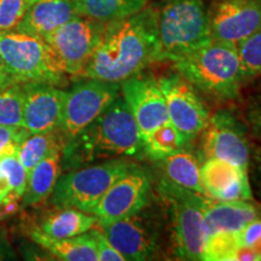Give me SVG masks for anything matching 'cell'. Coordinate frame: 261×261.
<instances>
[{
    "label": "cell",
    "mask_w": 261,
    "mask_h": 261,
    "mask_svg": "<svg viewBox=\"0 0 261 261\" xmlns=\"http://www.w3.org/2000/svg\"><path fill=\"white\" fill-rule=\"evenodd\" d=\"M158 29L152 9L108 22L81 76L121 84L158 62Z\"/></svg>",
    "instance_id": "obj_1"
},
{
    "label": "cell",
    "mask_w": 261,
    "mask_h": 261,
    "mask_svg": "<svg viewBox=\"0 0 261 261\" xmlns=\"http://www.w3.org/2000/svg\"><path fill=\"white\" fill-rule=\"evenodd\" d=\"M143 143L135 117L119 96L77 136L68 140L62 151V168L74 169L120 158H137Z\"/></svg>",
    "instance_id": "obj_2"
},
{
    "label": "cell",
    "mask_w": 261,
    "mask_h": 261,
    "mask_svg": "<svg viewBox=\"0 0 261 261\" xmlns=\"http://www.w3.org/2000/svg\"><path fill=\"white\" fill-rule=\"evenodd\" d=\"M173 63L177 73L196 90L218 102L236 99L243 86L240 56L233 44L210 39Z\"/></svg>",
    "instance_id": "obj_3"
},
{
    "label": "cell",
    "mask_w": 261,
    "mask_h": 261,
    "mask_svg": "<svg viewBox=\"0 0 261 261\" xmlns=\"http://www.w3.org/2000/svg\"><path fill=\"white\" fill-rule=\"evenodd\" d=\"M155 14L158 62L178 61L212 39L203 0H163Z\"/></svg>",
    "instance_id": "obj_4"
},
{
    "label": "cell",
    "mask_w": 261,
    "mask_h": 261,
    "mask_svg": "<svg viewBox=\"0 0 261 261\" xmlns=\"http://www.w3.org/2000/svg\"><path fill=\"white\" fill-rule=\"evenodd\" d=\"M158 192L166 208L172 227L173 250L177 259L203 260L208 232L203 204L207 196L161 179Z\"/></svg>",
    "instance_id": "obj_5"
},
{
    "label": "cell",
    "mask_w": 261,
    "mask_h": 261,
    "mask_svg": "<svg viewBox=\"0 0 261 261\" xmlns=\"http://www.w3.org/2000/svg\"><path fill=\"white\" fill-rule=\"evenodd\" d=\"M136 165L120 158L70 169L58 178L51 195L52 203L57 208H75L92 214L109 188Z\"/></svg>",
    "instance_id": "obj_6"
},
{
    "label": "cell",
    "mask_w": 261,
    "mask_h": 261,
    "mask_svg": "<svg viewBox=\"0 0 261 261\" xmlns=\"http://www.w3.org/2000/svg\"><path fill=\"white\" fill-rule=\"evenodd\" d=\"M0 64L15 83L64 85L65 75L55 65L46 42L34 35L0 32Z\"/></svg>",
    "instance_id": "obj_7"
},
{
    "label": "cell",
    "mask_w": 261,
    "mask_h": 261,
    "mask_svg": "<svg viewBox=\"0 0 261 261\" xmlns=\"http://www.w3.org/2000/svg\"><path fill=\"white\" fill-rule=\"evenodd\" d=\"M104 25L106 23L77 15L44 38L61 73L81 76L99 44Z\"/></svg>",
    "instance_id": "obj_8"
},
{
    "label": "cell",
    "mask_w": 261,
    "mask_h": 261,
    "mask_svg": "<svg viewBox=\"0 0 261 261\" xmlns=\"http://www.w3.org/2000/svg\"><path fill=\"white\" fill-rule=\"evenodd\" d=\"M161 214L150 202L135 214L98 225L107 240L125 260L143 261L155 255L161 237Z\"/></svg>",
    "instance_id": "obj_9"
},
{
    "label": "cell",
    "mask_w": 261,
    "mask_h": 261,
    "mask_svg": "<svg viewBox=\"0 0 261 261\" xmlns=\"http://www.w3.org/2000/svg\"><path fill=\"white\" fill-rule=\"evenodd\" d=\"M120 96V84L89 79L67 92L60 132L64 144L93 122Z\"/></svg>",
    "instance_id": "obj_10"
},
{
    "label": "cell",
    "mask_w": 261,
    "mask_h": 261,
    "mask_svg": "<svg viewBox=\"0 0 261 261\" xmlns=\"http://www.w3.org/2000/svg\"><path fill=\"white\" fill-rule=\"evenodd\" d=\"M247 126L224 109L211 115L202 129L201 158L218 159L247 169L250 161V148L247 139Z\"/></svg>",
    "instance_id": "obj_11"
},
{
    "label": "cell",
    "mask_w": 261,
    "mask_h": 261,
    "mask_svg": "<svg viewBox=\"0 0 261 261\" xmlns=\"http://www.w3.org/2000/svg\"><path fill=\"white\" fill-rule=\"evenodd\" d=\"M152 178L148 169L136 165L116 180L93 210L98 225L109 224L135 214L150 202Z\"/></svg>",
    "instance_id": "obj_12"
},
{
    "label": "cell",
    "mask_w": 261,
    "mask_h": 261,
    "mask_svg": "<svg viewBox=\"0 0 261 261\" xmlns=\"http://www.w3.org/2000/svg\"><path fill=\"white\" fill-rule=\"evenodd\" d=\"M158 81L167 106L168 121L191 142L204 128L210 109L195 87L179 73L165 75Z\"/></svg>",
    "instance_id": "obj_13"
},
{
    "label": "cell",
    "mask_w": 261,
    "mask_h": 261,
    "mask_svg": "<svg viewBox=\"0 0 261 261\" xmlns=\"http://www.w3.org/2000/svg\"><path fill=\"white\" fill-rule=\"evenodd\" d=\"M208 21L212 39L237 45L261 29V0H213Z\"/></svg>",
    "instance_id": "obj_14"
},
{
    "label": "cell",
    "mask_w": 261,
    "mask_h": 261,
    "mask_svg": "<svg viewBox=\"0 0 261 261\" xmlns=\"http://www.w3.org/2000/svg\"><path fill=\"white\" fill-rule=\"evenodd\" d=\"M120 91L135 117L142 140L159 126L168 122L165 97L155 77L133 75L120 84Z\"/></svg>",
    "instance_id": "obj_15"
},
{
    "label": "cell",
    "mask_w": 261,
    "mask_h": 261,
    "mask_svg": "<svg viewBox=\"0 0 261 261\" xmlns=\"http://www.w3.org/2000/svg\"><path fill=\"white\" fill-rule=\"evenodd\" d=\"M22 86L24 91V128L32 135L60 129L67 91L44 83H27Z\"/></svg>",
    "instance_id": "obj_16"
},
{
    "label": "cell",
    "mask_w": 261,
    "mask_h": 261,
    "mask_svg": "<svg viewBox=\"0 0 261 261\" xmlns=\"http://www.w3.org/2000/svg\"><path fill=\"white\" fill-rule=\"evenodd\" d=\"M201 180L208 197L218 201H252L248 171L218 159L202 162Z\"/></svg>",
    "instance_id": "obj_17"
},
{
    "label": "cell",
    "mask_w": 261,
    "mask_h": 261,
    "mask_svg": "<svg viewBox=\"0 0 261 261\" xmlns=\"http://www.w3.org/2000/svg\"><path fill=\"white\" fill-rule=\"evenodd\" d=\"M77 16L74 0H31L23 18L14 31L44 39Z\"/></svg>",
    "instance_id": "obj_18"
},
{
    "label": "cell",
    "mask_w": 261,
    "mask_h": 261,
    "mask_svg": "<svg viewBox=\"0 0 261 261\" xmlns=\"http://www.w3.org/2000/svg\"><path fill=\"white\" fill-rule=\"evenodd\" d=\"M204 223L208 236L218 232L238 233L250 221L261 217V211L249 201H218L205 197Z\"/></svg>",
    "instance_id": "obj_19"
},
{
    "label": "cell",
    "mask_w": 261,
    "mask_h": 261,
    "mask_svg": "<svg viewBox=\"0 0 261 261\" xmlns=\"http://www.w3.org/2000/svg\"><path fill=\"white\" fill-rule=\"evenodd\" d=\"M62 151L56 150L28 172L27 185L22 196L24 207L35 205L50 197L61 175Z\"/></svg>",
    "instance_id": "obj_20"
},
{
    "label": "cell",
    "mask_w": 261,
    "mask_h": 261,
    "mask_svg": "<svg viewBox=\"0 0 261 261\" xmlns=\"http://www.w3.org/2000/svg\"><path fill=\"white\" fill-rule=\"evenodd\" d=\"M97 224L93 214L75 208H57L42 218L40 226L35 231L52 240H61L87 232Z\"/></svg>",
    "instance_id": "obj_21"
},
{
    "label": "cell",
    "mask_w": 261,
    "mask_h": 261,
    "mask_svg": "<svg viewBox=\"0 0 261 261\" xmlns=\"http://www.w3.org/2000/svg\"><path fill=\"white\" fill-rule=\"evenodd\" d=\"M158 163L162 171L163 179L196 194L207 196L201 180L200 162L190 150L182 148Z\"/></svg>",
    "instance_id": "obj_22"
},
{
    "label": "cell",
    "mask_w": 261,
    "mask_h": 261,
    "mask_svg": "<svg viewBox=\"0 0 261 261\" xmlns=\"http://www.w3.org/2000/svg\"><path fill=\"white\" fill-rule=\"evenodd\" d=\"M32 240L48 250L58 260L98 261L96 241L91 230L77 236L61 238V240L45 237L34 230L32 232Z\"/></svg>",
    "instance_id": "obj_23"
},
{
    "label": "cell",
    "mask_w": 261,
    "mask_h": 261,
    "mask_svg": "<svg viewBox=\"0 0 261 261\" xmlns=\"http://www.w3.org/2000/svg\"><path fill=\"white\" fill-rule=\"evenodd\" d=\"M148 0H74L77 15L108 23L128 17L145 8Z\"/></svg>",
    "instance_id": "obj_24"
},
{
    "label": "cell",
    "mask_w": 261,
    "mask_h": 261,
    "mask_svg": "<svg viewBox=\"0 0 261 261\" xmlns=\"http://www.w3.org/2000/svg\"><path fill=\"white\" fill-rule=\"evenodd\" d=\"M143 143V152L154 162H159L167 158L173 152L178 151L188 143H190L185 138L180 130L175 128L171 122H166L159 126L151 133H149Z\"/></svg>",
    "instance_id": "obj_25"
},
{
    "label": "cell",
    "mask_w": 261,
    "mask_h": 261,
    "mask_svg": "<svg viewBox=\"0 0 261 261\" xmlns=\"http://www.w3.org/2000/svg\"><path fill=\"white\" fill-rule=\"evenodd\" d=\"M63 146L64 139L60 129L33 133L19 146L17 155L25 171L29 172L35 165L56 150L63 149Z\"/></svg>",
    "instance_id": "obj_26"
},
{
    "label": "cell",
    "mask_w": 261,
    "mask_h": 261,
    "mask_svg": "<svg viewBox=\"0 0 261 261\" xmlns=\"http://www.w3.org/2000/svg\"><path fill=\"white\" fill-rule=\"evenodd\" d=\"M243 85L261 77V29L236 45Z\"/></svg>",
    "instance_id": "obj_27"
},
{
    "label": "cell",
    "mask_w": 261,
    "mask_h": 261,
    "mask_svg": "<svg viewBox=\"0 0 261 261\" xmlns=\"http://www.w3.org/2000/svg\"><path fill=\"white\" fill-rule=\"evenodd\" d=\"M24 91L15 83L0 91V125L23 127Z\"/></svg>",
    "instance_id": "obj_28"
},
{
    "label": "cell",
    "mask_w": 261,
    "mask_h": 261,
    "mask_svg": "<svg viewBox=\"0 0 261 261\" xmlns=\"http://www.w3.org/2000/svg\"><path fill=\"white\" fill-rule=\"evenodd\" d=\"M238 233L218 232L210 234L205 242L203 260L205 261H232L240 247Z\"/></svg>",
    "instance_id": "obj_29"
},
{
    "label": "cell",
    "mask_w": 261,
    "mask_h": 261,
    "mask_svg": "<svg viewBox=\"0 0 261 261\" xmlns=\"http://www.w3.org/2000/svg\"><path fill=\"white\" fill-rule=\"evenodd\" d=\"M0 173H3L8 179L11 194L22 198L27 185L28 172L19 161L17 152L0 158Z\"/></svg>",
    "instance_id": "obj_30"
},
{
    "label": "cell",
    "mask_w": 261,
    "mask_h": 261,
    "mask_svg": "<svg viewBox=\"0 0 261 261\" xmlns=\"http://www.w3.org/2000/svg\"><path fill=\"white\" fill-rule=\"evenodd\" d=\"M31 0H0V32L14 31L23 18Z\"/></svg>",
    "instance_id": "obj_31"
},
{
    "label": "cell",
    "mask_w": 261,
    "mask_h": 261,
    "mask_svg": "<svg viewBox=\"0 0 261 261\" xmlns=\"http://www.w3.org/2000/svg\"><path fill=\"white\" fill-rule=\"evenodd\" d=\"M31 135L22 126L0 125V158L18 152L19 146Z\"/></svg>",
    "instance_id": "obj_32"
},
{
    "label": "cell",
    "mask_w": 261,
    "mask_h": 261,
    "mask_svg": "<svg viewBox=\"0 0 261 261\" xmlns=\"http://www.w3.org/2000/svg\"><path fill=\"white\" fill-rule=\"evenodd\" d=\"M247 129L250 130L254 138L261 142V87L249 98L246 109Z\"/></svg>",
    "instance_id": "obj_33"
},
{
    "label": "cell",
    "mask_w": 261,
    "mask_h": 261,
    "mask_svg": "<svg viewBox=\"0 0 261 261\" xmlns=\"http://www.w3.org/2000/svg\"><path fill=\"white\" fill-rule=\"evenodd\" d=\"M238 240L241 246L255 250L261 260V217L247 224L238 232Z\"/></svg>",
    "instance_id": "obj_34"
},
{
    "label": "cell",
    "mask_w": 261,
    "mask_h": 261,
    "mask_svg": "<svg viewBox=\"0 0 261 261\" xmlns=\"http://www.w3.org/2000/svg\"><path fill=\"white\" fill-rule=\"evenodd\" d=\"M94 241H96L98 261H126L125 257L121 255V253L117 252L112 246V243L107 240L100 228H91Z\"/></svg>",
    "instance_id": "obj_35"
},
{
    "label": "cell",
    "mask_w": 261,
    "mask_h": 261,
    "mask_svg": "<svg viewBox=\"0 0 261 261\" xmlns=\"http://www.w3.org/2000/svg\"><path fill=\"white\" fill-rule=\"evenodd\" d=\"M233 260L236 261H243V260H260V256L257 255L256 252L252 248L249 247H243V246H240L238 247V249L236 250V253H234L233 255ZM232 260V261H233Z\"/></svg>",
    "instance_id": "obj_36"
},
{
    "label": "cell",
    "mask_w": 261,
    "mask_h": 261,
    "mask_svg": "<svg viewBox=\"0 0 261 261\" xmlns=\"http://www.w3.org/2000/svg\"><path fill=\"white\" fill-rule=\"evenodd\" d=\"M10 194H11V188L8 179L3 173H0V202L4 201Z\"/></svg>",
    "instance_id": "obj_37"
},
{
    "label": "cell",
    "mask_w": 261,
    "mask_h": 261,
    "mask_svg": "<svg viewBox=\"0 0 261 261\" xmlns=\"http://www.w3.org/2000/svg\"><path fill=\"white\" fill-rule=\"evenodd\" d=\"M11 84H15V81L12 80V77L6 73V70L3 68V65L0 64V91L4 90L5 87L10 86Z\"/></svg>",
    "instance_id": "obj_38"
},
{
    "label": "cell",
    "mask_w": 261,
    "mask_h": 261,
    "mask_svg": "<svg viewBox=\"0 0 261 261\" xmlns=\"http://www.w3.org/2000/svg\"><path fill=\"white\" fill-rule=\"evenodd\" d=\"M257 181H259V188L261 192V161L259 162V166H257Z\"/></svg>",
    "instance_id": "obj_39"
},
{
    "label": "cell",
    "mask_w": 261,
    "mask_h": 261,
    "mask_svg": "<svg viewBox=\"0 0 261 261\" xmlns=\"http://www.w3.org/2000/svg\"><path fill=\"white\" fill-rule=\"evenodd\" d=\"M4 218H5V214H4V212H3V210H2V205H0V221L4 219Z\"/></svg>",
    "instance_id": "obj_40"
},
{
    "label": "cell",
    "mask_w": 261,
    "mask_h": 261,
    "mask_svg": "<svg viewBox=\"0 0 261 261\" xmlns=\"http://www.w3.org/2000/svg\"><path fill=\"white\" fill-rule=\"evenodd\" d=\"M260 86H261V83H260Z\"/></svg>",
    "instance_id": "obj_41"
}]
</instances>
